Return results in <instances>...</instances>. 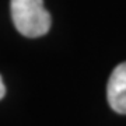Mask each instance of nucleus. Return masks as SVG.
Here are the masks:
<instances>
[{
    "label": "nucleus",
    "instance_id": "nucleus-1",
    "mask_svg": "<svg viewBox=\"0 0 126 126\" xmlns=\"http://www.w3.org/2000/svg\"><path fill=\"white\" fill-rule=\"evenodd\" d=\"M11 17L20 34L28 38L45 35L50 28V16L44 0H11Z\"/></svg>",
    "mask_w": 126,
    "mask_h": 126
},
{
    "label": "nucleus",
    "instance_id": "nucleus-2",
    "mask_svg": "<svg viewBox=\"0 0 126 126\" xmlns=\"http://www.w3.org/2000/svg\"><path fill=\"white\" fill-rule=\"evenodd\" d=\"M109 107L118 113L126 115V62L113 69L107 87Z\"/></svg>",
    "mask_w": 126,
    "mask_h": 126
},
{
    "label": "nucleus",
    "instance_id": "nucleus-3",
    "mask_svg": "<svg viewBox=\"0 0 126 126\" xmlns=\"http://www.w3.org/2000/svg\"><path fill=\"white\" fill-rule=\"evenodd\" d=\"M4 94H6V87H4V84H3V80H1V76H0V99L4 97Z\"/></svg>",
    "mask_w": 126,
    "mask_h": 126
}]
</instances>
